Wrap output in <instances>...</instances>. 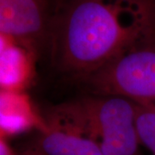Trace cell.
Instances as JSON below:
<instances>
[{"label": "cell", "instance_id": "obj_6", "mask_svg": "<svg viewBox=\"0 0 155 155\" xmlns=\"http://www.w3.org/2000/svg\"><path fill=\"white\" fill-rule=\"evenodd\" d=\"M35 117L24 97L11 91L1 94V130L5 134L23 131L33 124Z\"/></svg>", "mask_w": 155, "mask_h": 155}, {"label": "cell", "instance_id": "obj_9", "mask_svg": "<svg viewBox=\"0 0 155 155\" xmlns=\"http://www.w3.org/2000/svg\"><path fill=\"white\" fill-rule=\"evenodd\" d=\"M0 155H16L3 138L0 140Z\"/></svg>", "mask_w": 155, "mask_h": 155}, {"label": "cell", "instance_id": "obj_3", "mask_svg": "<svg viewBox=\"0 0 155 155\" xmlns=\"http://www.w3.org/2000/svg\"><path fill=\"white\" fill-rule=\"evenodd\" d=\"M132 100L121 96L91 102L84 107L88 127L101 139L104 155H139V140Z\"/></svg>", "mask_w": 155, "mask_h": 155}, {"label": "cell", "instance_id": "obj_2", "mask_svg": "<svg viewBox=\"0 0 155 155\" xmlns=\"http://www.w3.org/2000/svg\"><path fill=\"white\" fill-rule=\"evenodd\" d=\"M94 73L93 83L104 93L138 104L155 103V34Z\"/></svg>", "mask_w": 155, "mask_h": 155}, {"label": "cell", "instance_id": "obj_8", "mask_svg": "<svg viewBox=\"0 0 155 155\" xmlns=\"http://www.w3.org/2000/svg\"><path fill=\"white\" fill-rule=\"evenodd\" d=\"M135 127L140 142L155 154V103L137 105Z\"/></svg>", "mask_w": 155, "mask_h": 155}, {"label": "cell", "instance_id": "obj_10", "mask_svg": "<svg viewBox=\"0 0 155 155\" xmlns=\"http://www.w3.org/2000/svg\"><path fill=\"white\" fill-rule=\"evenodd\" d=\"M33 155H41V154H33Z\"/></svg>", "mask_w": 155, "mask_h": 155}, {"label": "cell", "instance_id": "obj_1", "mask_svg": "<svg viewBox=\"0 0 155 155\" xmlns=\"http://www.w3.org/2000/svg\"><path fill=\"white\" fill-rule=\"evenodd\" d=\"M131 9L107 0H70L56 22L58 59L66 70L92 74L123 54L134 39L155 31L154 22L127 25Z\"/></svg>", "mask_w": 155, "mask_h": 155}, {"label": "cell", "instance_id": "obj_5", "mask_svg": "<svg viewBox=\"0 0 155 155\" xmlns=\"http://www.w3.org/2000/svg\"><path fill=\"white\" fill-rule=\"evenodd\" d=\"M39 147L41 155H104L93 140L58 129L45 132Z\"/></svg>", "mask_w": 155, "mask_h": 155}, {"label": "cell", "instance_id": "obj_4", "mask_svg": "<svg viewBox=\"0 0 155 155\" xmlns=\"http://www.w3.org/2000/svg\"><path fill=\"white\" fill-rule=\"evenodd\" d=\"M42 0H0L1 36L31 39L45 28Z\"/></svg>", "mask_w": 155, "mask_h": 155}, {"label": "cell", "instance_id": "obj_7", "mask_svg": "<svg viewBox=\"0 0 155 155\" xmlns=\"http://www.w3.org/2000/svg\"><path fill=\"white\" fill-rule=\"evenodd\" d=\"M1 42V85L5 91H11L25 82L29 73V64L22 49Z\"/></svg>", "mask_w": 155, "mask_h": 155}]
</instances>
